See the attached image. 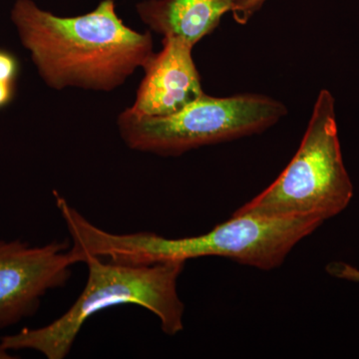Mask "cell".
I'll use <instances>...</instances> for the list:
<instances>
[{
	"instance_id": "1",
	"label": "cell",
	"mask_w": 359,
	"mask_h": 359,
	"mask_svg": "<svg viewBox=\"0 0 359 359\" xmlns=\"http://www.w3.org/2000/svg\"><path fill=\"white\" fill-rule=\"evenodd\" d=\"M11 20L52 89L113 91L155 54L152 34L124 25L114 0H102L91 13L73 18L54 15L33 0H16Z\"/></svg>"
},
{
	"instance_id": "9",
	"label": "cell",
	"mask_w": 359,
	"mask_h": 359,
	"mask_svg": "<svg viewBox=\"0 0 359 359\" xmlns=\"http://www.w3.org/2000/svg\"><path fill=\"white\" fill-rule=\"evenodd\" d=\"M20 71L18 58L11 52L0 49V81L15 83Z\"/></svg>"
},
{
	"instance_id": "12",
	"label": "cell",
	"mask_w": 359,
	"mask_h": 359,
	"mask_svg": "<svg viewBox=\"0 0 359 359\" xmlns=\"http://www.w3.org/2000/svg\"><path fill=\"white\" fill-rule=\"evenodd\" d=\"M14 83L0 81V108L6 107L11 102L14 96Z\"/></svg>"
},
{
	"instance_id": "10",
	"label": "cell",
	"mask_w": 359,
	"mask_h": 359,
	"mask_svg": "<svg viewBox=\"0 0 359 359\" xmlns=\"http://www.w3.org/2000/svg\"><path fill=\"white\" fill-rule=\"evenodd\" d=\"M266 1V0H236L231 13L238 22L245 23Z\"/></svg>"
},
{
	"instance_id": "7",
	"label": "cell",
	"mask_w": 359,
	"mask_h": 359,
	"mask_svg": "<svg viewBox=\"0 0 359 359\" xmlns=\"http://www.w3.org/2000/svg\"><path fill=\"white\" fill-rule=\"evenodd\" d=\"M163 49L144 66L132 107L136 116H168L179 112L204 95L199 71L193 59V47L178 37H164Z\"/></svg>"
},
{
	"instance_id": "11",
	"label": "cell",
	"mask_w": 359,
	"mask_h": 359,
	"mask_svg": "<svg viewBox=\"0 0 359 359\" xmlns=\"http://www.w3.org/2000/svg\"><path fill=\"white\" fill-rule=\"evenodd\" d=\"M327 271L330 275L337 278H344V280H353L359 283V271L349 264L337 262L330 264L327 266Z\"/></svg>"
},
{
	"instance_id": "2",
	"label": "cell",
	"mask_w": 359,
	"mask_h": 359,
	"mask_svg": "<svg viewBox=\"0 0 359 359\" xmlns=\"http://www.w3.org/2000/svg\"><path fill=\"white\" fill-rule=\"evenodd\" d=\"M321 224L306 217L233 214L204 235L168 238L153 233H109L81 217L73 224L71 237L80 256L115 263L153 264L217 256L269 271L282 266L290 250Z\"/></svg>"
},
{
	"instance_id": "6",
	"label": "cell",
	"mask_w": 359,
	"mask_h": 359,
	"mask_svg": "<svg viewBox=\"0 0 359 359\" xmlns=\"http://www.w3.org/2000/svg\"><path fill=\"white\" fill-rule=\"evenodd\" d=\"M74 264L68 241L32 245L0 240V330L34 316L45 294L68 282Z\"/></svg>"
},
{
	"instance_id": "5",
	"label": "cell",
	"mask_w": 359,
	"mask_h": 359,
	"mask_svg": "<svg viewBox=\"0 0 359 359\" xmlns=\"http://www.w3.org/2000/svg\"><path fill=\"white\" fill-rule=\"evenodd\" d=\"M275 99L257 94L212 97L204 94L168 116H118L120 136L130 149L160 156H179L212 144L263 132L287 115Z\"/></svg>"
},
{
	"instance_id": "8",
	"label": "cell",
	"mask_w": 359,
	"mask_h": 359,
	"mask_svg": "<svg viewBox=\"0 0 359 359\" xmlns=\"http://www.w3.org/2000/svg\"><path fill=\"white\" fill-rule=\"evenodd\" d=\"M236 0H144L136 6L141 20L164 37H178L195 46L211 34Z\"/></svg>"
},
{
	"instance_id": "3",
	"label": "cell",
	"mask_w": 359,
	"mask_h": 359,
	"mask_svg": "<svg viewBox=\"0 0 359 359\" xmlns=\"http://www.w3.org/2000/svg\"><path fill=\"white\" fill-rule=\"evenodd\" d=\"M81 263L88 268V278L70 309L45 327H26L1 337L4 348L32 349L48 359L65 358L92 316L120 304L148 309L159 318L163 332L171 337L184 330L185 306L178 294V280L186 262L128 264L85 256Z\"/></svg>"
},
{
	"instance_id": "13",
	"label": "cell",
	"mask_w": 359,
	"mask_h": 359,
	"mask_svg": "<svg viewBox=\"0 0 359 359\" xmlns=\"http://www.w3.org/2000/svg\"><path fill=\"white\" fill-rule=\"evenodd\" d=\"M14 356L11 355V351H7L6 348H4V346L1 344V341H0V359H13Z\"/></svg>"
},
{
	"instance_id": "4",
	"label": "cell",
	"mask_w": 359,
	"mask_h": 359,
	"mask_svg": "<svg viewBox=\"0 0 359 359\" xmlns=\"http://www.w3.org/2000/svg\"><path fill=\"white\" fill-rule=\"evenodd\" d=\"M353 186L344 166L334 96L321 90L299 150L278 178L233 214L306 217L325 222L351 203Z\"/></svg>"
}]
</instances>
